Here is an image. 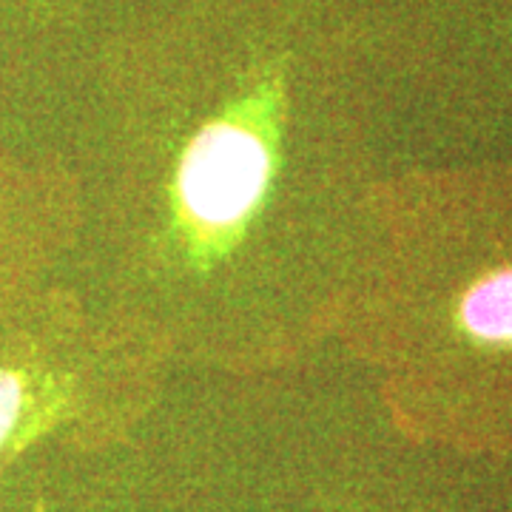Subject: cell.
Here are the masks:
<instances>
[{"label": "cell", "instance_id": "7a4b0ae2", "mask_svg": "<svg viewBox=\"0 0 512 512\" xmlns=\"http://www.w3.org/2000/svg\"><path fill=\"white\" fill-rule=\"evenodd\" d=\"M168 370L66 276L3 308L0 473L40 441H120L160 402Z\"/></svg>", "mask_w": 512, "mask_h": 512}, {"label": "cell", "instance_id": "6da1fadb", "mask_svg": "<svg viewBox=\"0 0 512 512\" xmlns=\"http://www.w3.org/2000/svg\"><path fill=\"white\" fill-rule=\"evenodd\" d=\"M74 282L171 367L237 376L330 345L376 234L333 0H185L97 66Z\"/></svg>", "mask_w": 512, "mask_h": 512}, {"label": "cell", "instance_id": "3957f363", "mask_svg": "<svg viewBox=\"0 0 512 512\" xmlns=\"http://www.w3.org/2000/svg\"><path fill=\"white\" fill-rule=\"evenodd\" d=\"M80 188L66 157H29L0 134V311L69 268Z\"/></svg>", "mask_w": 512, "mask_h": 512}]
</instances>
